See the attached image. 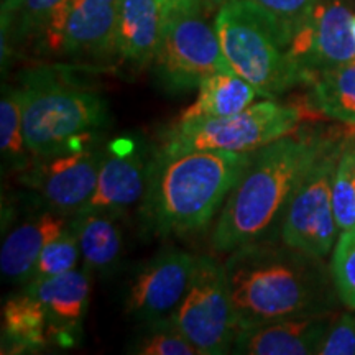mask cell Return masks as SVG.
I'll return each instance as SVG.
<instances>
[{"label": "cell", "mask_w": 355, "mask_h": 355, "mask_svg": "<svg viewBox=\"0 0 355 355\" xmlns=\"http://www.w3.org/2000/svg\"><path fill=\"white\" fill-rule=\"evenodd\" d=\"M239 331L296 314L336 309V285L322 259L265 241L230 252L224 261ZM339 298V296H337Z\"/></svg>", "instance_id": "obj_1"}, {"label": "cell", "mask_w": 355, "mask_h": 355, "mask_svg": "<svg viewBox=\"0 0 355 355\" xmlns=\"http://www.w3.org/2000/svg\"><path fill=\"white\" fill-rule=\"evenodd\" d=\"M326 137L327 133L319 132H291L252 153L242 178L222 206L211 247L219 254H230L279 230L293 193Z\"/></svg>", "instance_id": "obj_2"}, {"label": "cell", "mask_w": 355, "mask_h": 355, "mask_svg": "<svg viewBox=\"0 0 355 355\" xmlns=\"http://www.w3.org/2000/svg\"><path fill=\"white\" fill-rule=\"evenodd\" d=\"M250 157L212 150L155 153L140 207L146 232L168 237L206 227L239 183Z\"/></svg>", "instance_id": "obj_3"}, {"label": "cell", "mask_w": 355, "mask_h": 355, "mask_svg": "<svg viewBox=\"0 0 355 355\" xmlns=\"http://www.w3.org/2000/svg\"><path fill=\"white\" fill-rule=\"evenodd\" d=\"M25 144L32 158L66 152L109 123L107 102L60 68L25 71L19 86Z\"/></svg>", "instance_id": "obj_4"}, {"label": "cell", "mask_w": 355, "mask_h": 355, "mask_svg": "<svg viewBox=\"0 0 355 355\" xmlns=\"http://www.w3.org/2000/svg\"><path fill=\"white\" fill-rule=\"evenodd\" d=\"M214 28L230 68L275 99L304 84L290 56L291 38L277 20L250 0H227L217 8Z\"/></svg>", "instance_id": "obj_5"}, {"label": "cell", "mask_w": 355, "mask_h": 355, "mask_svg": "<svg viewBox=\"0 0 355 355\" xmlns=\"http://www.w3.org/2000/svg\"><path fill=\"white\" fill-rule=\"evenodd\" d=\"M296 105L261 101L229 117L178 121L166 132L159 153L175 155L193 150L254 153L261 146L295 132L303 119Z\"/></svg>", "instance_id": "obj_6"}, {"label": "cell", "mask_w": 355, "mask_h": 355, "mask_svg": "<svg viewBox=\"0 0 355 355\" xmlns=\"http://www.w3.org/2000/svg\"><path fill=\"white\" fill-rule=\"evenodd\" d=\"M345 132H329L283 216L279 237L285 245L324 259L336 243L337 222L332 209V180L343 148Z\"/></svg>", "instance_id": "obj_7"}, {"label": "cell", "mask_w": 355, "mask_h": 355, "mask_svg": "<svg viewBox=\"0 0 355 355\" xmlns=\"http://www.w3.org/2000/svg\"><path fill=\"white\" fill-rule=\"evenodd\" d=\"M168 321L199 355L232 352L239 327L224 263L207 255L196 257L188 291Z\"/></svg>", "instance_id": "obj_8"}, {"label": "cell", "mask_w": 355, "mask_h": 355, "mask_svg": "<svg viewBox=\"0 0 355 355\" xmlns=\"http://www.w3.org/2000/svg\"><path fill=\"white\" fill-rule=\"evenodd\" d=\"M153 66L158 81L171 92L198 89L212 74L234 71L216 28L202 19V12L186 13L163 24Z\"/></svg>", "instance_id": "obj_9"}, {"label": "cell", "mask_w": 355, "mask_h": 355, "mask_svg": "<svg viewBox=\"0 0 355 355\" xmlns=\"http://www.w3.org/2000/svg\"><path fill=\"white\" fill-rule=\"evenodd\" d=\"M96 137L91 133L66 152L33 158L21 173V183L53 211L68 216L83 209L94 194L105 150L96 145Z\"/></svg>", "instance_id": "obj_10"}, {"label": "cell", "mask_w": 355, "mask_h": 355, "mask_svg": "<svg viewBox=\"0 0 355 355\" xmlns=\"http://www.w3.org/2000/svg\"><path fill=\"white\" fill-rule=\"evenodd\" d=\"M352 17L345 0H318L304 24L293 35L290 56L304 84L355 60V42L350 32Z\"/></svg>", "instance_id": "obj_11"}, {"label": "cell", "mask_w": 355, "mask_h": 355, "mask_svg": "<svg viewBox=\"0 0 355 355\" xmlns=\"http://www.w3.org/2000/svg\"><path fill=\"white\" fill-rule=\"evenodd\" d=\"M121 0H66L48 25V50L71 58L115 56Z\"/></svg>", "instance_id": "obj_12"}, {"label": "cell", "mask_w": 355, "mask_h": 355, "mask_svg": "<svg viewBox=\"0 0 355 355\" xmlns=\"http://www.w3.org/2000/svg\"><path fill=\"white\" fill-rule=\"evenodd\" d=\"M194 263L196 257L171 248L137 268L127 288V314L148 324L170 319L188 291Z\"/></svg>", "instance_id": "obj_13"}, {"label": "cell", "mask_w": 355, "mask_h": 355, "mask_svg": "<svg viewBox=\"0 0 355 355\" xmlns=\"http://www.w3.org/2000/svg\"><path fill=\"white\" fill-rule=\"evenodd\" d=\"M152 152L133 137H117L105 145L94 194L83 211H107L122 214L145 196ZM81 211V209H79Z\"/></svg>", "instance_id": "obj_14"}, {"label": "cell", "mask_w": 355, "mask_h": 355, "mask_svg": "<svg viewBox=\"0 0 355 355\" xmlns=\"http://www.w3.org/2000/svg\"><path fill=\"white\" fill-rule=\"evenodd\" d=\"M339 316L336 309L296 314L239 331L232 354L308 355L319 354L324 337Z\"/></svg>", "instance_id": "obj_15"}, {"label": "cell", "mask_w": 355, "mask_h": 355, "mask_svg": "<svg viewBox=\"0 0 355 355\" xmlns=\"http://www.w3.org/2000/svg\"><path fill=\"white\" fill-rule=\"evenodd\" d=\"M25 290L42 303L53 343L73 347L81 339L91 296V272L73 268L55 277L35 278Z\"/></svg>", "instance_id": "obj_16"}, {"label": "cell", "mask_w": 355, "mask_h": 355, "mask_svg": "<svg viewBox=\"0 0 355 355\" xmlns=\"http://www.w3.org/2000/svg\"><path fill=\"white\" fill-rule=\"evenodd\" d=\"M64 216L46 207V211L26 217L7 234L0 250L3 278L13 285L28 283L33 278L35 265L43 248L68 229L69 222Z\"/></svg>", "instance_id": "obj_17"}, {"label": "cell", "mask_w": 355, "mask_h": 355, "mask_svg": "<svg viewBox=\"0 0 355 355\" xmlns=\"http://www.w3.org/2000/svg\"><path fill=\"white\" fill-rule=\"evenodd\" d=\"M163 33L158 0H121L115 56L128 64L153 63Z\"/></svg>", "instance_id": "obj_18"}, {"label": "cell", "mask_w": 355, "mask_h": 355, "mask_svg": "<svg viewBox=\"0 0 355 355\" xmlns=\"http://www.w3.org/2000/svg\"><path fill=\"white\" fill-rule=\"evenodd\" d=\"M119 214L107 211H78L69 225L76 234L84 268L91 273L112 272L122 255L123 239Z\"/></svg>", "instance_id": "obj_19"}, {"label": "cell", "mask_w": 355, "mask_h": 355, "mask_svg": "<svg viewBox=\"0 0 355 355\" xmlns=\"http://www.w3.org/2000/svg\"><path fill=\"white\" fill-rule=\"evenodd\" d=\"M51 343L48 319L40 301L24 290L2 311V347L6 352H37Z\"/></svg>", "instance_id": "obj_20"}, {"label": "cell", "mask_w": 355, "mask_h": 355, "mask_svg": "<svg viewBox=\"0 0 355 355\" xmlns=\"http://www.w3.org/2000/svg\"><path fill=\"white\" fill-rule=\"evenodd\" d=\"M198 97L181 114L180 121L229 117L245 110L260 92L237 73H217L202 81Z\"/></svg>", "instance_id": "obj_21"}, {"label": "cell", "mask_w": 355, "mask_h": 355, "mask_svg": "<svg viewBox=\"0 0 355 355\" xmlns=\"http://www.w3.org/2000/svg\"><path fill=\"white\" fill-rule=\"evenodd\" d=\"M66 0H3L2 56L13 46L33 38H43L48 25Z\"/></svg>", "instance_id": "obj_22"}, {"label": "cell", "mask_w": 355, "mask_h": 355, "mask_svg": "<svg viewBox=\"0 0 355 355\" xmlns=\"http://www.w3.org/2000/svg\"><path fill=\"white\" fill-rule=\"evenodd\" d=\"M309 86L314 110L332 121L355 125V60L319 74Z\"/></svg>", "instance_id": "obj_23"}, {"label": "cell", "mask_w": 355, "mask_h": 355, "mask_svg": "<svg viewBox=\"0 0 355 355\" xmlns=\"http://www.w3.org/2000/svg\"><path fill=\"white\" fill-rule=\"evenodd\" d=\"M0 150L3 165L13 170H25L33 159L25 144L19 87H3L0 101Z\"/></svg>", "instance_id": "obj_24"}, {"label": "cell", "mask_w": 355, "mask_h": 355, "mask_svg": "<svg viewBox=\"0 0 355 355\" xmlns=\"http://www.w3.org/2000/svg\"><path fill=\"white\" fill-rule=\"evenodd\" d=\"M332 209L340 232L355 229V125L347 130L332 180Z\"/></svg>", "instance_id": "obj_25"}, {"label": "cell", "mask_w": 355, "mask_h": 355, "mask_svg": "<svg viewBox=\"0 0 355 355\" xmlns=\"http://www.w3.org/2000/svg\"><path fill=\"white\" fill-rule=\"evenodd\" d=\"M79 257H81V248H79L78 237L74 230L71 229V225H68V229L63 234L53 239L43 248L37 265H35L32 279L55 277V275L69 272V270L76 268Z\"/></svg>", "instance_id": "obj_26"}, {"label": "cell", "mask_w": 355, "mask_h": 355, "mask_svg": "<svg viewBox=\"0 0 355 355\" xmlns=\"http://www.w3.org/2000/svg\"><path fill=\"white\" fill-rule=\"evenodd\" d=\"M130 352L139 355H199L198 349L168 321L150 324Z\"/></svg>", "instance_id": "obj_27"}, {"label": "cell", "mask_w": 355, "mask_h": 355, "mask_svg": "<svg viewBox=\"0 0 355 355\" xmlns=\"http://www.w3.org/2000/svg\"><path fill=\"white\" fill-rule=\"evenodd\" d=\"M331 273L339 300L355 309V229L340 234L332 254Z\"/></svg>", "instance_id": "obj_28"}, {"label": "cell", "mask_w": 355, "mask_h": 355, "mask_svg": "<svg viewBox=\"0 0 355 355\" xmlns=\"http://www.w3.org/2000/svg\"><path fill=\"white\" fill-rule=\"evenodd\" d=\"M263 8L278 21L279 26L293 38L296 30L304 24L318 0H250Z\"/></svg>", "instance_id": "obj_29"}, {"label": "cell", "mask_w": 355, "mask_h": 355, "mask_svg": "<svg viewBox=\"0 0 355 355\" xmlns=\"http://www.w3.org/2000/svg\"><path fill=\"white\" fill-rule=\"evenodd\" d=\"M321 355H355V309L340 313L324 337Z\"/></svg>", "instance_id": "obj_30"}, {"label": "cell", "mask_w": 355, "mask_h": 355, "mask_svg": "<svg viewBox=\"0 0 355 355\" xmlns=\"http://www.w3.org/2000/svg\"><path fill=\"white\" fill-rule=\"evenodd\" d=\"M158 6L162 8L163 24H165L175 17L202 12L206 3H204V0H158Z\"/></svg>", "instance_id": "obj_31"}, {"label": "cell", "mask_w": 355, "mask_h": 355, "mask_svg": "<svg viewBox=\"0 0 355 355\" xmlns=\"http://www.w3.org/2000/svg\"><path fill=\"white\" fill-rule=\"evenodd\" d=\"M227 0H204V3H206L207 8H219L222 3H225Z\"/></svg>", "instance_id": "obj_32"}, {"label": "cell", "mask_w": 355, "mask_h": 355, "mask_svg": "<svg viewBox=\"0 0 355 355\" xmlns=\"http://www.w3.org/2000/svg\"><path fill=\"white\" fill-rule=\"evenodd\" d=\"M350 32H352V38L355 42V15L352 17V21H350Z\"/></svg>", "instance_id": "obj_33"}]
</instances>
